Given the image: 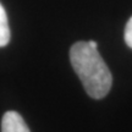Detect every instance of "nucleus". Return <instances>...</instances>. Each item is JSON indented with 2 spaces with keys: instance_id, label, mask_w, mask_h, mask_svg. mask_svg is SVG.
Here are the masks:
<instances>
[{
  "instance_id": "7ed1b4c3",
  "label": "nucleus",
  "mask_w": 132,
  "mask_h": 132,
  "mask_svg": "<svg viewBox=\"0 0 132 132\" xmlns=\"http://www.w3.org/2000/svg\"><path fill=\"white\" fill-rule=\"evenodd\" d=\"M10 27L7 21V15L5 12L4 6L0 3V48L7 45L10 42Z\"/></svg>"
},
{
  "instance_id": "20e7f679",
  "label": "nucleus",
  "mask_w": 132,
  "mask_h": 132,
  "mask_svg": "<svg viewBox=\"0 0 132 132\" xmlns=\"http://www.w3.org/2000/svg\"><path fill=\"white\" fill-rule=\"evenodd\" d=\"M125 42L132 49V17L128 20L125 27Z\"/></svg>"
},
{
  "instance_id": "f257e3e1",
  "label": "nucleus",
  "mask_w": 132,
  "mask_h": 132,
  "mask_svg": "<svg viewBox=\"0 0 132 132\" xmlns=\"http://www.w3.org/2000/svg\"><path fill=\"white\" fill-rule=\"evenodd\" d=\"M70 61L89 97L102 99L109 93L113 76L97 48L88 42H77L70 49Z\"/></svg>"
},
{
  "instance_id": "f03ea898",
  "label": "nucleus",
  "mask_w": 132,
  "mask_h": 132,
  "mask_svg": "<svg viewBox=\"0 0 132 132\" xmlns=\"http://www.w3.org/2000/svg\"><path fill=\"white\" fill-rule=\"evenodd\" d=\"M1 132H31L22 116L16 111H7L1 120Z\"/></svg>"
}]
</instances>
